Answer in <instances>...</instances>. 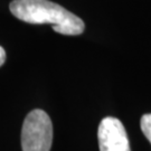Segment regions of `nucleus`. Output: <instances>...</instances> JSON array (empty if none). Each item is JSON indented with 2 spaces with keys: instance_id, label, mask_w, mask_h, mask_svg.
<instances>
[{
  "instance_id": "5",
  "label": "nucleus",
  "mask_w": 151,
  "mask_h": 151,
  "mask_svg": "<svg viewBox=\"0 0 151 151\" xmlns=\"http://www.w3.org/2000/svg\"><path fill=\"white\" fill-rule=\"evenodd\" d=\"M5 60H6V52L4 47L0 46V66L5 64Z\"/></svg>"
},
{
  "instance_id": "1",
  "label": "nucleus",
  "mask_w": 151,
  "mask_h": 151,
  "mask_svg": "<svg viewBox=\"0 0 151 151\" xmlns=\"http://www.w3.org/2000/svg\"><path fill=\"white\" fill-rule=\"evenodd\" d=\"M11 14L22 22L34 25L50 24L62 35H81L85 25L80 17L49 0H14L9 6Z\"/></svg>"
},
{
  "instance_id": "3",
  "label": "nucleus",
  "mask_w": 151,
  "mask_h": 151,
  "mask_svg": "<svg viewBox=\"0 0 151 151\" xmlns=\"http://www.w3.org/2000/svg\"><path fill=\"white\" fill-rule=\"evenodd\" d=\"M100 151H131L123 124L116 118L106 116L97 130Z\"/></svg>"
},
{
  "instance_id": "2",
  "label": "nucleus",
  "mask_w": 151,
  "mask_h": 151,
  "mask_svg": "<svg viewBox=\"0 0 151 151\" xmlns=\"http://www.w3.org/2000/svg\"><path fill=\"white\" fill-rule=\"evenodd\" d=\"M53 142V124L43 110H32L24 121L22 130V151H49Z\"/></svg>"
},
{
  "instance_id": "4",
  "label": "nucleus",
  "mask_w": 151,
  "mask_h": 151,
  "mask_svg": "<svg viewBox=\"0 0 151 151\" xmlns=\"http://www.w3.org/2000/svg\"><path fill=\"white\" fill-rule=\"evenodd\" d=\"M140 127L143 134L146 135V138L151 143V113L142 115L140 121Z\"/></svg>"
}]
</instances>
